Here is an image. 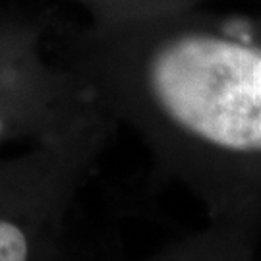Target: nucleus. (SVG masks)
Masks as SVG:
<instances>
[{
    "label": "nucleus",
    "instance_id": "nucleus-1",
    "mask_svg": "<svg viewBox=\"0 0 261 261\" xmlns=\"http://www.w3.org/2000/svg\"><path fill=\"white\" fill-rule=\"evenodd\" d=\"M114 126L103 111L55 140L0 157V261H62L68 213Z\"/></svg>",
    "mask_w": 261,
    "mask_h": 261
},
{
    "label": "nucleus",
    "instance_id": "nucleus-2",
    "mask_svg": "<svg viewBox=\"0 0 261 261\" xmlns=\"http://www.w3.org/2000/svg\"><path fill=\"white\" fill-rule=\"evenodd\" d=\"M50 18L0 2V147L37 145L107 111L48 47Z\"/></svg>",
    "mask_w": 261,
    "mask_h": 261
},
{
    "label": "nucleus",
    "instance_id": "nucleus-3",
    "mask_svg": "<svg viewBox=\"0 0 261 261\" xmlns=\"http://www.w3.org/2000/svg\"><path fill=\"white\" fill-rule=\"evenodd\" d=\"M95 25H122L184 10L213 6L219 0H70Z\"/></svg>",
    "mask_w": 261,
    "mask_h": 261
}]
</instances>
